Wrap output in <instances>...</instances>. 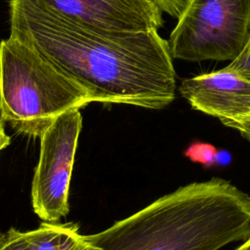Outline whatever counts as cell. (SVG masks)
I'll return each instance as SVG.
<instances>
[{"instance_id":"obj_1","label":"cell","mask_w":250,"mask_h":250,"mask_svg":"<svg viewBox=\"0 0 250 250\" xmlns=\"http://www.w3.org/2000/svg\"><path fill=\"white\" fill-rule=\"evenodd\" d=\"M9 20L10 36L79 84L92 102L160 109L175 99L173 58L158 30L95 28L29 0H10Z\"/></svg>"},{"instance_id":"obj_2","label":"cell","mask_w":250,"mask_h":250,"mask_svg":"<svg viewBox=\"0 0 250 250\" xmlns=\"http://www.w3.org/2000/svg\"><path fill=\"white\" fill-rule=\"evenodd\" d=\"M86 236L103 250H220L250 236V195L221 178L193 182Z\"/></svg>"},{"instance_id":"obj_3","label":"cell","mask_w":250,"mask_h":250,"mask_svg":"<svg viewBox=\"0 0 250 250\" xmlns=\"http://www.w3.org/2000/svg\"><path fill=\"white\" fill-rule=\"evenodd\" d=\"M92 103L85 89L29 45L0 41V119L17 133L39 137L62 113Z\"/></svg>"},{"instance_id":"obj_4","label":"cell","mask_w":250,"mask_h":250,"mask_svg":"<svg viewBox=\"0 0 250 250\" xmlns=\"http://www.w3.org/2000/svg\"><path fill=\"white\" fill-rule=\"evenodd\" d=\"M250 37V0H191L170 34L172 58L233 61Z\"/></svg>"},{"instance_id":"obj_5","label":"cell","mask_w":250,"mask_h":250,"mask_svg":"<svg viewBox=\"0 0 250 250\" xmlns=\"http://www.w3.org/2000/svg\"><path fill=\"white\" fill-rule=\"evenodd\" d=\"M82 115L72 109L60 115L40 136V152L31 183L34 213L48 223L68 214V192Z\"/></svg>"},{"instance_id":"obj_6","label":"cell","mask_w":250,"mask_h":250,"mask_svg":"<svg viewBox=\"0 0 250 250\" xmlns=\"http://www.w3.org/2000/svg\"><path fill=\"white\" fill-rule=\"evenodd\" d=\"M71 21L104 30H158L162 12L151 0H29Z\"/></svg>"},{"instance_id":"obj_7","label":"cell","mask_w":250,"mask_h":250,"mask_svg":"<svg viewBox=\"0 0 250 250\" xmlns=\"http://www.w3.org/2000/svg\"><path fill=\"white\" fill-rule=\"evenodd\" d=\"M180 93L193 109L229 128L250 117V81L228 66L184 79Z\"/></svg>"},{"instance_id":"obj_8","label":"cell","mask_w":250,"mask_h":250,"mask_svg":"<svg viewBox=\"0 0 250 250\" xmlns=\"http://www.w3.org/2000/svg\"><path fill=\"white\" fill-rule=\"evenodd\" d=\"M78 225L43 222L25 231L31 250H103L78 231Z\"/></svg>"},{"instance_id":"obj_9","label":"cell","mask_w":250,"mask_h":250,"mask_svg":"<svg viewBox=\"0 0 250 250\" xmlns=\"http://www.w3.org/2000/svg\"><path fill=\"white\" fill-rule=\"evenodd\" d=\"M217 148L206 143H193L185 151V155L192 162L200 163L204 166H212L217 164Z\"/></svg>"},{"instance_id":"obj_10","label":"cell","mask_w":250,"mask_h":250,"mask_svg":"<svg viewBox=\"0 0 250 250\" xmlns=\"http://www.w3.org/2000/svg\"><path fill=\"white\" fill-rule=\"evenodd\" d=\"M0 250H31L25 231L10 228L7 231L0 232Z\"/></svg>"},{"instance_id":"obj_11","label":"cell","mask_w":250,"mask_h":250,"mask_svg":"<svg viewBox=\"0 0 250 250\" xmlns=\"http://www.w3.org/2000/svg\"><path fill=\"white\" fill-rule=\"evenodd\" d=\"M227 66L250 81V37L241 53Z\"/></svg>"},{"instance_id":"obj_12","label":"cell","mask_w":250,"mask_h":250,"mask_svg":"<svg viewBox=\"0 0 250 250\" xmlns=\"http://www.w3.org/2000/svg\"><path fill=\"white\" fill-rule=\"evenodd\" d=\"M154 5L163 13L179 19L191 0H151Z\"/></svg>"},{"instance_id":"obj_13","label":"cell","mask_w":250,"mask_h":250,"mask_svg":"<svg viewBox=\"0 0 250 250\" xmlns=\"http://www.w3.org/2000/svg\"><path fill=\"white\" fill-rule=\"evenodd\" d=\"M233 129L237 130L246 140L250 142V117H248L246 120H244L240 124L236 125Z\"/></svg>"},{"instance_id":"obj_14","label":"cell","mask_w":250,"mask_h":250,"mask_svg":"<svg viewBox=\"0 0 250 250\" xmlns=\"http://www.w3.org/2000/svg\"><path fill=\"white\" fill-rule=\"evenodd\" d=\"M11 143L10 136L6 133L4 122L0 119V151L4 148H6Z\"/></svg>"},{"instance_id":"obj_15","label":"cell","mask_w":250,"mask_h":250,"mask_svg":"<svg viewBox=\"0 0 250 250\" xmlns=\"http://www.w3.org/2000/svg\"><path fill=\"white\" fill-rule=\"evenodd\" d=\"M230 161V154L228 151H218L217 155V164H222V165H227Z\"/></svg>"},{"instance_id":"obj_16","label":"cell","mask_w":250,"mask_h":250,"mask_svg":"<svg viewBox=\"0 0 250 250\" xmlns=\"http://www.w3.org/2000/svg\"><path fill=\"white\" fill-rule=\"evenodd\" d=\"M234 250H250V236L243 241V243L241 245H239L237 248H235Z\"/></svg>"}]
</instances>
